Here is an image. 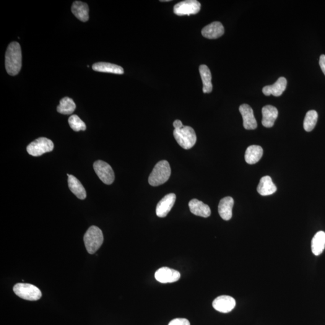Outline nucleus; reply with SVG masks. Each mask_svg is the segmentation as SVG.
Segmentation results:
<instances>
[{
    "label": "nucleus",
    "instance_id": "1",
    "mask_svg": "<svg viewBox=\"0 0 325 325\" xmlns=\"http://www.w3.org/2000/svg\"><path fill=\"white\" fill-rule=\"evenodd\" d=\"M5 66L7 73L12 76L19 73L22 66V52L20 43L12 42L6 53Z\"/></svg>",
    "mask_w": 325,
    "mask_h": 325
},
{
    "label": "nucleus",
    "instance_id": "2",
    "mask_svg": "<svg viewBox=\"0 0 325 325\" xmlns=\"http://www.w3.org/2000/svg\"><path fill=\"white\" fill-rule=\"evenodd\" d=\"M171 174V166L168 161H160L156 164L154 170L151 173L148 182L152 186L162 185L170 178Z\"/></svg>",
    "mask_w": 325,
    "mask_h": 325
},
{
    "label": "nucleus",
    "instance_id": "3",
    "mask_svg": "<svg viewBox=\"0 0 325 325\" xmlns=\"http://www.w3.org/2000/svg\"><path fill=\"white\" fill-rule=\"evenodd\" d=\"M104 236L102 231L96 226L88 229L84 236V242L88 253L95 254L102 245Z\"/></svg>",
    "mask_w": 325,
    "mask_h": 325
},
{
    "label": "nucleus",
    "instance_id": "4",
    "mask_svg": "<svg viewBox=\"0 0 325 325\" xmlns=\"http://www.w3.org/2000/svg\"><path fill=\"white\" fill-rule=\"evenodd\" d=\"M173 136L179 146L183 149H191L196 142V133L191 127L183 126L180 129L174 130Z\"/></svg>",
    "mask_w": 325,
    "mask_h": 325
},
{
    "label": "nucleus",
    "instance_id": "5",
    "mask_svg": "<svg viewBox=\"0 0 325 325\" xmlns=\"http://www.w3.org/2000/svg\"><path fill=\"white\" fill-rule=\"evenodd\" d=\"M14 292L23 300L35 301L42 297L41 290L37 287L26 283H18L14 287Z\"/></svg>",
    "mask_w": 325,
    "mask_h": 325
},
{
    "label": "nucleus",
    "instance_id": "6",
    "mask_svg": "<svg viewBox=\"0 0 325 325\" xmlns=\"http://www.w3.org/2000/svg\"><path fill=\"white\" fill-rule=\"evenodd\" d=\"M53 149V142L46 137H40L36 139L27 147L28 154L34 157H39L45 153L52 152Z\"/></svg>",
    "mask_w": 325,
    "mask_h": 325
},
{
    "label": "nucleus",
    "instance_id": "7",
    "mask_svg": "<svg viewBox=\"0 0 325 325\" xmlns=\"http://www.w3.org/2000/svg\"><path fill=\"white\" fill-rule=\"evenodd\" d=\"M201 5L196 0H185L178 2L173 7V12L178 16L197 14L201 10Z\"/></svg>",
    "mask_w": 325,
    "mask_h": 325
},
{
    "label": "nucleus",
    "instance_id": "8",
    "mask_svg": "<svg viewBox=\"0 0 325 325\" xmlns=\"http://www.w3.org/2000/svg\"><path fill=\"white\" fill-rule=\"evenodd\" d=\"M93 169L99 178L106 184L110 185L114 180V173L112 168L108 163L97 160L93 163Z\"/></svg>",
    "mask_w": 325,
    "mask_h": 325
},
{
    "label": "nucleus",
    "instance_id": "9",
    "mask_svg": "<svg viewBox=\"0 0 325 325\" xmlns=\"http://www.w3.org/2000/svg\"><path fill=\"white\" fill-rule=\"evenodd\" d=\"M181 277L180 273L177 270L163 267L155 272V278L157 282L163 284L177 282Z\"/></svg>",
    "mask_w": 325,
    "mask_h": 325
},
{
    "label": "nucleus",
    "instance_id": "10",
    "mask_svg": "<svg viewBox=\"0 0 325 325\" xmlns=\"http://www.w3.org/2000/svg\"><path fill=\"white\" fill-rule=\"evenodd\" d=\"M236 305V300L230 296H220L213 302V308L222 313H230Z\"/></svg>",
    "mask_w": 325,
    "mask_h": 325
},
{
    "label": "nucleus",
    "instance_id": "11",
    "mask_svg": "<svg viewBox=\"0 0 325 325\" xmlns=\"http://www.w3.org/2000/svg\"><path fill=\"white\" fill-rule=\"evenodd\" d=\"M176 195L174 194L166 195L158 202L156 207V215L159 217H165L170 212L175 204Z\"/></svg>",
    "mask_w": 325,
    "mask_h": 325
},
{
    "label": "nucleus",
    "instance_id": "12",
    "mask_svg": "<svg viewBox=\"0 0 325 325\" xmlns=\"http://www.w3.org/2000/svg\"><path fill=\"white\" fill-rule=\"evenodd\" d=\"M239 111L242 116L244 128L249 130L256 129L257 122L255 118L253 110L251 107L243 104L239 108Z\"/></svg>",
    "mask_w": 325,
    "mask_h": 325
},
{
    "label": "nucleus",
    "instance_id": "13",
    "mask_svg": "<svg viewBox=\"0 0 325 325\" xmlns=\"http://www.w3.org/2000/svg\"><path fill=\"white\" fill-rule=\"evenodd\" d=\"M225 30L222 23L213 22L205 26L202 30V35L204 38L210 40H215L222 36L224 34Z\"/></svg>",
    "mask_w": 325,
    "mask_h": 325
},
{
    "label": "nucleus",
    "instance_id": "14",
    "mask_svg": "<svg viewBox=\"0 0 325 325\" xmlns=\"http://www.w3.org/2000/svg\"><path fill=\"white\" fill-rule=\"evenodd\" d=\"M287 82L284 77H280L274 85L266 86L262 88V93L265 95H273L275 97H280L284 92L287 87Z\"/></svg>",
    "mask_w": 325,
    "mask_h": 325
},
{
    "label": "nucleus",
    "instance_id": "15",
    "mask_svg": "<svg viewBox=\"0 0 325 325\" xmlns=\"http://www.w3.org/2000/svg\"><path fill=\"white\" fill-rule=\"evenodd\" d=\"M262 124L266 128H271L278 118V111L274 106L267 105L262 108Z\"/></svg>",
    "mask_w": 325,
    "mask_h": 325
},
{
    "label": "nucleus",
    "instance_id": "16",
    "mask_svg": "<svg viewBox=\"0 0 325 325\" xmlns=\"http://www.w3.org/2000/svg\"><path fill=\"white\" fill-rule=\"evenodd\" d=\"M190 210L194 215L202 217H208L211 215V210L209 205L196 199H192L189 202Z\"/></svg>",
    "mask_w": 325,
    "mask_h": 325
},
{
    "label": "nucleus",
    "instance_id": "17",
    "mask_svg": "<svg viewBox=\"0 0 325 325\" xmlns=\"http://www.w3.org/2000/svg\"><path fill=\"white\" fill-rule=\"evenodd\" d=\"M234 202L235 201L233 197L230 196L225 197L220 200L218 206V212L223 220H229L232 217Z\"/></svg>",
    "mask_w": 325,
    "mask_h": 325
},
{
    "label": "nucleus",
    "instance_id": "18",
    "mask_svg": "<svg viewBox=\"0 0 325 325\" xmlns=\"http://www.w3.org/2000/svg\"><path fill=\"white\" fill-rule=\"evenodd\" d=\"M277 187L273 183L272 179L269 176H265L260 179L257 192L261 196H269L274 194L277 191Z\"/></svg>",
    "mask_w": 325,
    "mask_h": 325
},
{
    "label": "nucleus",
    "instance_id": "19",
    "mask_svg": "<svg viewBox=\"0 0 325 325\" xmlns=\"http://www.w3.org/2000/svg\"><path fill=\"white\" fill-rule=\"evenodd\" d=\"M71 10L72 14L81 22H87L89 20V9L88 5L85 2L80 1L74 2Z\"/></svg>",
    "mask_w": 325,
    "mask_h": 325
},
{
    "label": "nucleus",
    "instance_id": "20",
    "mask_svg": "<svg viewBox=\"0 0 325 325\" xmlns=\"http://www.w3.org/2000/svg\"><path fill=\"white\" fill-rule=\"evenodd\" d=\"M68 186L72 193H73L78 198L85 199L87 197V192L85 187H83L81 182L75 176L70 175L68 176Z\"/></svg>",
    "mask_w": 325,
    "mask_h": 325
},
{
    "label": "nucleus",
    "instance_id": "21",
    "mask_svg": "<svg viewBox=\"0 0 325 325\" xmlns=\"http://www.w3.org/2000/svg\"><path fill=\"white\" fill-rule=\"evenodd\" d=\"M92 69L95 71L108 72V73L115 74H123L124 69L119 65L106 62H98L93 65Z\"/></svg>",
    "mask_w": 325,
    "mask_h": 325
},
{
    "label": "nucleus",
    "instance_id": "22",
    "mask_svg": "<svg viewBox=\"0 0 325 325\" xmlns=\"http://www.w3.org/2000/svg\"><path fill=\"white\" fill-rule=\"evenodd\" d=\"M263 154V150L258 145H252L247 148L244 158L247 163L254 165L261 159Z\"/></svg>",
    "mask_w": 325,
    "mask_h": 325
},
{
    "label": "nucleus",
    "instance_id": "23",
    "mask_svg": "<svg viewBox=\"0 0 325 325\" xmlns=\"http://www.w3.org/2000/svg\"><path fill=\"white\" fill-rule=\"evenodd\" d=\"M199 73L201 75L203 88L202 90L204 93L212 92L213 85L212 83V74L209 67L205 65H200Z\"/></svg>",
    "mask_w": 325,
    "mask_h": 325
},
{
    "label": "nucleus",
    "instance_id": "24",
    "mask_svg": "<svg viewBox=\"0 0 325 325\" xmlns=\"http://www.w3.org/2000/svg\"><path fill=\"white\" fill-rule=\"evenodd\" d=\"M325 249V233L319 231L314 236L311 241L312 252L316 256L321 255Z\"/></svg>",
    "mask_w": 325,
    "mask_h": 325
},
{
    "label": "nucleus",
    "instance_id": "25",
    "mask_svg": "<svg viewBox=\"0 0 325 325\" xmlns=\"http://www.w3.org/2000/svg\"><path fill=\"white\" fill-rule=\"evenodd\" d=\"M76 105L72 99L65 97L60 101V104L57 108L59 113L63 114H71L74 113Z\"/></svg>",
    "mask_w": 325,
    "mask_h": 325
},
{
    "label": "nucleus",
    "instance_id": "26",
    "mask_svg": "<svg viewBox=\"0 0 325 325\" xmlns=\"http://www.w3.org/2000/svg\"><path fill=\"white\" fill-rule=\"evenodd\" d=\"M318 119V114L316 110H309L306 114L303 121V128L306 131H311L315 127Z\"/></svg>",
    "mask_w": 325,
    "mask_h": 325
},
{
    "label": "nucleus",
    "instance_id": "27",
    "mask_svg": "<svg viewBox=\"0 0 325 325\" xmlns=\"http://www.w3.org/2000/svg\"><path fill=\"white\" fill-rule=\"evenodd\" d=\"M68 122L69 126L75 131H85L87 129L85 122L76 114L70 116Z\"/></svg>",
    "mask_w": 325,
    "mask_h": 325
},
{
    "label": "nucleus",
    "instance_id": "28",
    "mask_svg": "<svg viewBox=\"0 0 325 325\" xmlns=\"http://www.w3.org/2000/svg\"><path fill=\"white\" fill-rule=\"evenodd\" d=\"M168 325H191V324L186 319L177 318L173 320Z\"/></svg>",
    "mask_w": 325,
    "mask_h": 325
},
{
    "label": "nucleus",
    "instance_id": "29",
    "mask_svg": "<svg viewBox=\"0 0 325 325\" xmlns=\"http://www.w3.org/2000/svg\"><path fill=\"white\" fill-rule=\"evenodd\" d=\"M319 65L322 72L325 75V55H324V54L320 57Z\"/></svg>",
    "mask_w": 325,
    "mask_h": 325
},
{
    "label": "nucleus",
    "instance_id": "30",
    "mask_svg": "<svg viewBox=\"0 0 325 325\" xmlns=\"http://www.w3.org/2000/svg\"><path fill=\"white\" fill-rule=\"evenodd\" d=\"M173 126L175 129H178L183 127V124L180 120H175L173 122Z\"/></svg>",
    "mask_w": 325,
    "mask_h": 325
},
{
    "label": "nucleus",
    "instance_id": "31",
    "mask_svg": "<svg viewBox=\"0 0 325 325\" xmlns=\"http://www.w3.org/2000/svg\"><path fill=\"white\" fill-rule=\"evenodd\" d=\"M162 1V2H168V1H170V0H162V1Z\"/></svg>",
    "mask_w": 325,
    "mask_h": 325
}]
</instances>
